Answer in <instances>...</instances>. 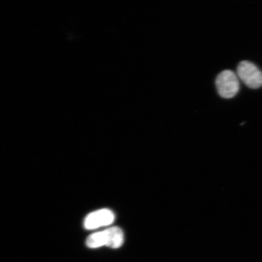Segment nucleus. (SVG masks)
Masks as SVG:
<instances>
[{
    "instance_id": "1",
    "label": "nucleus",
    "mask_w": 262,
    "mask_h": 262,
    "mask_svg": "<svg viewBox=\"0 0 262 262\" xmlns=\"http://www.w3.org/2000/svg\"><path fill=\"white\" fill-rule=\"evenodd\" d=\"M124 242L123 232L119 227H112L90 235L86 240L87 247L98 248L104 246L119 248Z\"/></svg>"
},
{
    "instance_id": "2",
    "label": "nucleus",
    "mask_w": 262,
    "mask_h": 262,
    "mask_svg": "<svg viewBox=\"0 0 262 262\" xmlns=\"http://www.w3.org/2000/svg\"><path fill=\"white\" fill-rule=\"evenodd\" d=\"M215 85L219 96L224 98L236 96L240 88L237 75L231 70L221 72L216 78Z\"/></svg>"
},
{
    "instance_id": "3",
    "label": "nucleus",
    "mask_w": 262,
    "mask_h": 262,
    "mask_svg": "<svg viewBox=\"0 0 262 262\" xmlns=\"http://www.w3.org/2000/svg\"><path fill=\"white\" fill-rule=\"evenodd\" d=\"M237 76L246 86L251 89L262 86V72L256 65L250 61H241L238 65Z\"/></svg>"
},
{
    "instance_id": "4",
    "label": "nucleus",
    "mask_w": 262,
    "mask_h": 262,
    "mask_svg": "<svg viewBox=\"0 0 262 262\" xmlns=\"http://www.w3.org/2000/svg\"><path fill=\"white\" fill-rule=\"evenodd\" d=\"M115 220V215L108 209H101L90 213L84 221V227L86 229H95L107 227L112 224Z\"/></svg>"
}]
</instances>
